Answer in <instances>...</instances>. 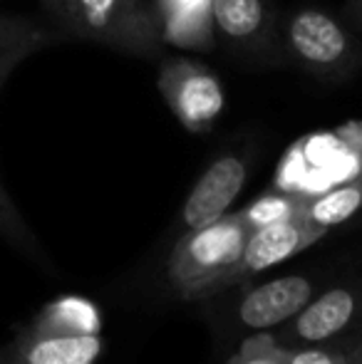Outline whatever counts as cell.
Segmentation results:
<instances>
[{
	"instance_id": "6da1fadb",
	"label": "cell",
	"mask_w": 362,
	"mask_h": 364,
	"mask_svg": "<svg viewBox=\"0 0 362 364\" xmlns=\"http://www.w3.org/2000/svg\"><path fill=\"white\" fill-rule=\"evenodd\" d=\"M40 5L63 38L142 60H159L164 53L159 18L149 0H40Z\"/></svg>"
},
{
	"instance_id": "7a4b0ae2",
	"label": "cell",
	"mask_w": 362,
	"mask_h": 364,
	"mask_svg": "<svg viewBox=\"0 0 362 364\" xmlns=\"http://www.w3.org/2000/svg\"><path fill=\"white\" fill-rule=\"evenodd\" d=\"M253 225L238 213H226L203 228L183 230L166 260V278L183 300H203L218 292L221 280L238 263Z\"/></svg>"
},
{
	"instance_id": "3957f363",
	"label": "cell",
	"mask_w": 362,
	"mask_h": 364,
	"mask_svg": "<svg viewBox=\"0 0 362 364\" xmlns=\"http://www.w3.org/2000/svg\"><path fill=\"white\" fill-rule=\"evenodd\" d=\"M283 60L318 80H345L362 65V45L348 25L313 5L295 8L278 23Z\"/></svg>"
},
{
	"instance_id": "277c9868",
	"label": "cell",
	"mask_w": 362,
	"mask_h": 364,
	"mask_svg": "<svg viewBox=\"0 0 362 364\" xmlns=\"http://www.w3.org/2000/svg\"><path fill=\"white\" fill-rule=\"evenodd\" d=\"M161 97L183 129L206 134L226 109V92L211 68L191 58H161L156 77Z\"/></svg>"
},
{
	"instance_id": "5b68a950",
	"label": "cell",
	"mask_w": 362,
	"mask_h": 364,
	"mask_svg": "<svg viewBox=\"0 0 362 364\" xmlns=\"http://www.w3.org/2000/svg\"><path fill=\"white\" fill-rule=\"evenodd\" d=\"M362 315V288H333L310 300L295 317H290L280 330H271L275 345L285 350L320 347L340 337Z\"/></svg>"
},
{
	"instance_id": "8992f818",
	"label": "cell",
	"mask_w": 362,
	"mask_h": 364,
	"mask_svg": "<svg viewBox=\"0 0 362 364\" xmlns=\"http://www.w3.org/2000/svg\"><path fill=\"white\" fill-rule=\"evenodd\" d=\"M213 25L218 38L243 58L266 65L285 63L278 23L266 0H213Z\"/></svg>"
},
{
	"instance_id": "52a82bcc",
	"label": "cell",
	"mask_w": 362,
	"mask_h": 364,
	"mask_svg": "<svg viewBox=\"0 0 362 364\" xmlns=\"http://www.w3.org/2000/svg\"><path fill=\"white\" fill-rule=\"evenodd\" d=\"M323 230L313 228L310 223H305L300 216H288L278 218L271 223L256 225L248 235L243 253L238 258V263L231 268V273L221 280L218 292L231 288V285L243 283L251 275H258L263 270H271L275 265L285 263L288 258L298 255L300 250L310 248L313 243H318L323 238Z\"/></svg>"
},
{
	"instance_id": "ba28073f",
	"label": "cell",
	"mask_w": 362,
	"mask_h": 364,
	"mask_svg": "<svg viewBox=\"0 0 362 364\" xmlns=\"http://www.w3.org/2000/svg\"><path fill=\"white\" fill-rule=\"evenodd\" d=\"M248 176V161L241 154H221L206 166L181 206L179 223L183 230L203 228L226 216L231 203L241 193Z\"/></svg>"
},
{
	"instance_id": "9c48e42d",
	"label": "cell",
	"mask_w": 362,
	"mask_h": 364,
	"mask_svg": "<svg viewBox=\"0 0 362 364\" xmlns=\"http://www.w3.org/2000/svg\"><path fill=\"white\" fill-rule=\"evenodd\" d=\"M315 295V285L305 275H283L263 285H256L241 297L236 317L241 327L258 332L278 330L295 317Z\"/></svg>"
},
{
	"instance_id": "30bf717a",
	"label": "cell",
	"mask_w": 362,
	"mask_h": 364,
	"mask_svg": "<svg viewBox=\"0 0 362 364\" xmlns=\"http://www.w3.org/2000/svg\"><path fill=\"white\" fill-rule=\"evenodd\" d=\"M102 347L100 332H58L25 325L5 350L23 364H95Z\"/></svg>"
},
{
	"instance_id": "8fae6325",
	"label": "cell",
	"mask_w": 362,
	"mask_h": 364,
	"mask_svg": "<svg viewBox=\"0 0 362 364\" xmlns=\"http://www.w3.org/2000/svg\"><path fill=\"white\" fill-rule=\"evenodd\" d=\"M159 18L164 45L193 53H211L216 48L213 0H151Z\"/></svg>"
},
{
	"instance_id": "7c38bea8",
	"label": "cell",
	"mask_w": 362,
	"mask_h": 364,
	"mask_svg": "<svg viewBox=\"0 0 362 364\" xmlns=\"http://www.w3.org/2000/svg\"><path fill=\"white\" fill-rule=\"evenodd\" d=\"M63 40L53 25L38 23L28 15L0 13V90L20 63Z\"/></svg>"
},
{
	"instance_id": "4fadbf2b",
	"label": "cell",
	"mask_w": 362,
	"mask_h": 364,
	"mask_svg": "<svg viewBox=\"0 0 362 364\" xmlns=\"http://www.w3.org/2000/svg\"><path fill=\"white\" fill-rule=\"evenodd\" d=\"M362 208V173L350 181L333 186L318 196H303L298 216L313 228L328 233L330 228L350 220Z\"/></svg>"
},
{
	"instance_id": "5bb4252c",
	"label": "cell",
	"mask_w": 362,
	"mask_h": 364,
	"mask_svg": "<svg viewBox=\"0 0 362 364\" xmlns=\"http://www.w3.org/2000/svg\"><path fill=\"white\" fill-rule=\"evenodd\" d=\"M28 325L58 332H100V317L90 302L80 297H60L45 305Z\"/></svg>"
},
{
	"instance_id": "9a60e30c",
	"label": "cell",
	"mask_w": 362,
	"mask_h": 364,
	"mask_svg": "<svg viewBox=\"0 0 362 364\" xmlns=\"http://www.w3.org/2000/svg\"><path fill=\"white\" fill-rule=\"evenodd\" d=\"M0 238H3L13 250H18L20 255L33 260L35 265L50 268V260H48V255H45L43 245H40V240L35 238L30 225L25 223L23 213L18 211V206L13 203V198H10V193L5 191L3 183H0Z\"/></svg>"
},
{
	"instance_id": "2e32d148",
	"label": "cell",
	"mask_w": 362,
	"mask_h": 364,
	"mask_svg": "<svg viewBox=\"0 0 362 364\" xmlns=\"http://www.w3.org/2000/svg\"><path fill=\"white\" fill-rule=\"evenodd\" d=\"M300 203H303V196H298V193H285V191L268 193V196L258 198L253 206H248L246 211H243V216L256 228V225L271 223V220H278V218L298 216Z\"/></svg>"
},
{
	"instance_id": "e0dca14e",
	"label": "cell",
	"mask_w": 362,
	"mask_h": 364,
	"mask_svg": "<svg viewBox=\"0 0 362 364\" xmlns=\"http://www.w3.org/2000/svg\"><path fill=\"white\" fill-rule=\"evenodd\" d=\"M288 350L275 345L273 337L268 332H258L256 337L246 340L236 357L228 364H285Z\"/></svg>"
},
{
	"instance_id": "ac0fdd59",
	"label": "cell",
	"mask_w": 362,
	"mask_h": 364,
	"mask_svg": "<svg viewBox=\"0 0 362 364\" xmlns=\"http://www.w3.org/2000/svg\"><path fill=\"white\" fill-rule=\"evenodd\" d=\"M285 364H350L348 350H333V347H298L288 350Z\"/></svg>"
},
{
	"instance_id": "d6986e66",
	"label": "cell",
	"mask_w": 362,
	"mask_h": 364,
	"mask_svg": "<svg viewBox=\"0 0 362 364\" xmlns=\"http://www.w3.org/2000/svg\"><path fill=\"white\" fill-rule=\"evenodd\" d=\"M345 15L355 30L362 33V0H345Z\"/></svg>"
},
{
	"instance_id": "ffe728a7",
	"label": "cell",
	"mask_w": 362,
	"mask_h": 364,
	"mask_svg": "<svg viewBox=\"0 0 362 364\" xmlns=\"http://www.w3.org/2000/svg\"><path fill=\"white\" fill-rule=\"evenodd\" d=\"M348 355H350V364H362V340L358 342V345L350 347Z\"/></svg>"
},
{
	"instance_id": "44dd1931",
	"label": "cell",
	"mask_w": 362,
	"mask_h": 364,
	"mask_svg": "<svg viewBox=\"0 0 362 364\" xmlns=\"http://www.w3.org/2000/svg\"><path fill=\"white\" fill-rule=\"evenodd\" d=\"M0 364H23V362H20L18 357L10 355V352L5 350V347H0Z\"/></svg>"
}]
</instances>
